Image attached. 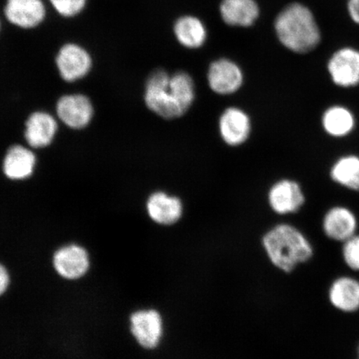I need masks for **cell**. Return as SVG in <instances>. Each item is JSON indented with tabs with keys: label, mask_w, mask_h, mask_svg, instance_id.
I'll list each match as a JSON object with an SVG mask.
<instances>
[{
	"label": "cell",
	"mask_w": 359,
	"mask_h": 359,
	"mask_svg": "<svg viewBox=\"0 0 359 359\" xmlns=\"http://www.w3.org/2000/svg\"><path fill=\"white\" fill-rule=\"evenodd\" d=\"M48 2L60 16L74 18L84 11L88 0H48Z\"/></svg>",
	"instance_id": "22"
},
{
	"label": "cell",
	"mask_w": 359,
	"mask_h": 359,
	"mask_svg": "<svg viewBox=\"0 0 359 359\" xmlns=\"http://www.w3.org/2000/svg\"><path fill=\"white\" fill-rule=\"evenodd\" d=\"M268 258L276 268L285 273L313 257V245L299 229L289 224H277L262 239Z\"/></svg>",
	"instance_id": "2"
},
{
	"label": "cell",
	"mask_w": 359,
	"mask_h": 359,
	"mask_svg": "<svg viewBox=\"0 0 359 359\" xmlns=\"http://www.w3.org/2000/svg\"><path fill=\"white\" fill-rule=\"evenodd\" d=\"M342 258L346 266L353 271L359 272V235L344 242Z\"/></svg>",
	"instance_id": "23"
},
{
	"label": "cell",
	"mask_w": 359,
	"mask_h": 359,
	"mask_svg": "<svg viewBox=\"0 0 359 359\" xmlns=\"http://www.w3.org/2000/svg\"><path fill=\"white\" fill-rule=\"evenodd\" d=\"M37 163L33 151L22 145L8 148L3 161V172L12 181H22L32 176Z\"/></svg>",
	"instance_id": "17"
},
{
	"label": "cell",
	"mask_w": 359,
	"mask_h": 359,
	"mask_svg": "<svg viewBox=\"0 0 359 359\" xmlns=\"http://www.w3.org/2000/svg\"><path fill=\"white\" fill-rule=\"evenodd\" d=\"M357 359H359V344H358V346L357 348Z\"/></svg>",
	"instance_id": "26"
},
{
	"label": "cell",
	"mask_w": 359,
	"mask_h": 359,
	"mask_svg": "<svg viewBox=\"0 0 359 359\" xmlns=\"http://www.w3.org/2000/svg\"><path fill=\"white\" fill-rule=\"evenodd\" d=\"M147 210L155 223L161 226H172L182 217L183 204L178 197L159 191L148 197Z\"/></svg>",
	"instance_id": "15"
},
{
	"label": "cell",
	"mask_w": 359,
	"mask_h": 359,
	"mask_svg": "<svg viewBox=\"0 0 359 359\" xmlns=\"http://www.w3.org/2000/svg\"><path fill=\"white\" fill-rule=\"evenodd\" d=\"M131 332L137 342L146 349L158 346L163 334V321L155 309H142L130 318Z\"/></svg>",
	"instance_id": "6"
},
{
	"label": "cell",
	"mask_w": 359,
	"mask_h": 359,
	"mask_svg": "<svg viewBox=\"0 0 359 359\" xmlns=\"http://www.w3.org/2000/svg\"><path fill=\"white\" fill-rule=\"evenodd\" d=\"M348 11L353 21L359 25V0H348Z\"/></svg>",
	"instance_id": "25"
},
{
	"label": "cell",
	"mask_w": 359,
	"mask_h": 359,
	"mask_svg": "<svg viewBox=\"0 0 359 359\" xmlns=\"http://www.w3.org/2000/svg\"><path fill=\"white\" fill-rule=\"evenodd\" d=\"M327 299L337 311L353 313L359 311V280L350 276L336 278L327 290Z\"/></svg>",
	"instance_id": "14"
},
{
	"label": "cell",
	"mask_w": 359,
	"mask_h": 359,
	"mask_svg": "<svg viewBox=\"0 0 359 359\" xmlns=\"http://www.w3.org/2000/svg\"><path fill=\"white\" fill-rule=\"evenodd\" d=\"M322 124L325 131L330 136L343 137L353 131L355 118L347 107L333 106L325 111Z\"/></svg>",
	"instance_id": "19"
},
{
	"label": "cell",
	"mask_w": 359,
	"mask_h": 359,
	"mask_svg": "<svg viewBox=\"0 0 359 359\" xmlns=\"http://www.w3.org/2000/svg\"><path fill=\"white\" fill-rule=\"evenodd\" d=\"M219 11L224 22L231 26H251L259 15L255 0H222Z\"/></svg>",
	"instance_id": "18"
},
{
	"label": "cell",
	"mask_w": 359,
	"mask_h": 359,
	"mask_svg": "<svg viewBox=\"0 0 359 359\" xmlns=\"http://www.w3.org/2000/svg\"><path fill=\"white\" fill-rule=\"evenodd\" d=\"M56 112L58 119L67 127L81 130L91 123L94 109L91 100L83 94H67L58 100Z\"/></svg>",
	"instance_id": "5"
},
{
	"label": "cell",
	"mask_w": 359,
	"mask_h": 359,
	"mask_svg": "<svg viewBox=\"0 0 359 359\" xmlns=\"http://www.w3.org/2000/svg\"><path fill=\"white\" fill-rule=\"evenodd\" d=\"M0 29H1V21H0Z\"/></svg>",
	"instance_id": "27"
},
{
	"label": "cell",
	"mask_w": 359,
	"mask_h": 359,
	"mask_svg": "<svg viewBox=\"0 0 359 359\" xmlns=\"http://www.w3.org/2000/svg\"><path fill=\"white\" fill-rule=\"evenodd\" d=\"M55 62L58 73L67 83L86 77L93 67V58L87 49L74 43L62 45Z\"/></svg>",
	"instance_id": "4"
},
{
	"label": "cell",
	"mask_w": 359,
	"mask_h": 359,
	"mask_svg": "<svg viewBox=\"0 0 359 359\" xmlns=\"http://www.w3.org/2000/svg\"><path fill=\"white\" fill-rule=\"evenodd\" d=\"M57 132V120L47 111H34L26 121L25 137L30 147H48L55 140Z\"/></svg>",
	"instance_id": "16"
},
{
	"label": "cell",
	"mask_w": 359,
	"mask_h": 359,
	"mask_svg": "<svg viewBox=\"0 0 359 359\" xmlns=\"http://www.w3.org/2000/svg\"><path fill=\"white\" fill-rule=\"evenodd\" d=\"M330 176L339 185L359 191V157L354 155L341 157L332 167Z\"/></svg>",
	"instance_id": "21"
},
{
	"label": "cell",
	"mask_w": 359,
	"mask_h": 359,
	"mask_svg": "<svg viewBox=\"0 0 359 359\" xmlns=\"http://www.w3.org/2000/svg\"><path fill=\"white\" fill-rule=\"evenodd\" d=\"M268 201L273 212L287 215L298 212L304 204L305 197L299 183L284 179L271 187Z\"/></svg>",
	"instance_id": "10"
},
{
	"label": "cell",
	"mask_w": 359,
	"mask_h": 359,
	"mask_svg": "<svg viewBox=\"0 0 359 359\" xmlns=\"http://www.w3.org/2000/svg\"><path fill=\"white\" fill-rule=\"evenodd\" d=\"M53 266L58 275L65 279H79L88 271V253L82 246L74 244L65 245L53 255Z\"/></svg>",
	"instance_id": "11"
},
{
	"label": "cell",
	"mask_w": 359,
	"mask_h": 359,
	"mask_svg": "<svg viewBox=\"0 0 359 359\" xmlns=\"http://www.w3.org/2000/svg\"><path fill=\"white\" fill-rule=\"evenodd\" d=\"M322 228L329 239L344 243L356 235L358 219L351 210L344 206H334L325 215Z\"/></svg>",
	"instance_id": "13"
},
{
	"label": "cell",
	"mask_w": 359,
	"mask_h": 359,
	"mask_svg": "<svg viewBox=\"0 0 359 359\" xmlns=\"http://www.w3.org/2000/svg\"><path fill=\"white\" fill-rule=\"evenodd\" d=\"M4 13L12 25L31 29L42 24L47 11L43 0H7Z\"/></svg>",
	"instance_id": "7"
},
{
	"label": "cell",
	"mask_w": 359,
	"mask_h": 359,
	"mask_svg": "<svg viewBox=\"0 0 359 359\" xmlns=\"http://www.w3.org/2000/svg\"><path fill=\"white\" fill-rule=\"evenodd\" d=\"M275 27L282 44L294 53L311 52L320 43V28L312 12L303 4L287 6L276 18Z\"/></svg>",
	"instance_id": "3"
},
{
	"label": "cell",
	"mask_w": 359,
	"mask_h": 359,
	"mask_svg": "<svg viewBox=\"0 0 359 359\" xmlns=\"http://www.w3.org/2000/svg\"><path fill=\"white\" fill-rule=\"evenodd\" d=\"M175 35L180 43L189 48H197L204 44L206 30L202 22L193 16L180 18L174 26Z\"/></svg>",
	"instance_id": "20"
},
{
	"label": "cell",
	"mask_w": 359,
	"mask_h": 359,
	"mask_svg": "<svg viewBox=\"0 0 359 359\" xmlns=\"http://www.w3.org/2000/svg\"><path fill=\"white\" fill-rule=\"evenodd\" d=\"M11 278L7 269L0 264V295L7 290Z\"/></svg>",
	"instance_id": "24"
},
{
	"label": "cell",
	"mask_w": 359,
	"mask_h": 359,
	"mask_svg": "<svg viewBox=\"0 0 359 359\" xmlns=\"http://www.w3.org/2000/svg\"><path fill=\"white\" fill-rule=\"evenodd\" d=\"M208 79L209 87L214 93L219 95H230L241 88L244 76L236 62L222 58L210 65Z\"/></svg>",
	"instance_id": "9"
},
{
	"label": "cell",
	"mask_w": 359,
	"mask_h": 359,
	"mask_svg": "<svg viewBox=\"0 0 359 359\" xmlns=\"http://www.w3.org/2000/svg\"><path fill=\"white\" fill-rule=\"evenodd\" d=\"M219 131L226 144L231 147L244 144L251 133L250 116L239 107H229L219 118Z\"/></svg>",
	"instance_id": "12"
},
{
	"label": "cell",
	"mask_w": 359,
	"mask_h": 359,
	"mask_svg": "<svg viewBox=\"0 0 359 359\" xmlns=\"http://www.w3.org/2000/svg\"><path fill=\"white\" fill-rule=\"evenodd\" d=\"M194 81L185 72L170 76L156 70L148 77L144 101L147 107L164 119H176L186 114L195 100Z\"/></svg>",
	"instance_id": "1"
},
{
	"label": "cell",
	"mask_w": 359,
	"mask_h": 359,
	"mask_svg": "<svg viewBox=\"0 0 359 359\" xmlns=\"http://www.w3.org/2000/svg\"><path fill=\"white\" fill-rule=\"evenodd\" d=\"M327 70L337 86H357L359 83V51L352 48L339 49L327 62Z\"/></svg>",
	"instance_id": "8"
}]
</instances>
